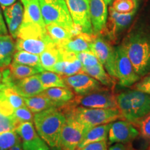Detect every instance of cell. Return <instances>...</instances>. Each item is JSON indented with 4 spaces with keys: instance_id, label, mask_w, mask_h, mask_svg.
<instances>
[{
    "instance_id": "e0dca14e",
    "label": "cell",
    "mask_w": 150,
    "mask_h": 150,
    "mask_svg": "<svg viewBox=\"0 0 150 150\" xmlns=\"http://www.w3.org/2000/svg\"><path fill=\"white\" fill-rule=\"evenodd\" d=\"M3 11L9 32L13 38L17 39L24 17V8L21 1H17L9 6L4 7Z\"/></svg>"
},
{
    "instance_id": "2e32d148",
    "label": "cell",
    "mask_w": 150,
    "mask_h": 150,
    "mask_svg": "<svg viewBox=\"0 0 150 150\" xmlns=\"http://www.w3.org/2000/svg\"><path fill=\"white\" fill-rule=\"evenodd\" d=\"M89 11L94 34L104 31L108 20L107 4L104 0H89Z\"/></svg>"
},
{
    "instance_id": "277c9868",
    "label": "cell",
    "mask_w": 150,
    "mask_h": 150,
    "mask_svg": "<svg viewBox=\"0 0 150 150\" xmlns=\"http://www.w3.org/2000/svg\"><path fill=\"white\" fill-rule=\"evenodd\" d=\"M61 108L64 109L63 112L65 116H71L83 125L86 131L94 127L111 123L122 118L117 108H91L67 104Z\"/></svg>"
},
{
    "instance_id": "8d00e7d4",
    "label": "cell",
    "mask_w": 150,
    "mask_h": 150,
    "mask_svg": "<svg viewBox=\"0 0 150 150\" xmlns=\"http://www.w3.org/2000/svg\"><path fill=\"white\" fill-rule=\"evenodd\" d=\"M13 116L16 118L17 122L20 125V124L27 122L33 121V112L27 107V106H22L17 109H15L13 111Z\"/></svg>"
},
{
    "instance_id": "f1b7e54d",
    "label": "cell",
    "mask_w": 150,
    "mask_h": 150,
    "mask_svg": "<svg viewBox=\"0 0 150 150\" xmlns=\"http://www.w3.org/2000/svg\"><path fill=\"white\" fill-rule=\"evenodd\" d=\"M13 63L35 67L40 72L45 71L42 65H41L40 56L29 53L27 52L18 51L15 52Z\"/></svg>"
},
{
    "instance_id": "f35d334b",
    "label": "cell",
    "mask_w": 150,
    "mask_h": 150,
    "mask_svg": "<svg viewBox=\"0 0 150 150\" xmlns=\"http://www.w3.org/2000/svg\"><path fill=\"white\" fill-rule=\"evenodd\" d=\"M135 89L150 95V72L145 75L142 80L137 82L135 85Z\"/></svg>"
},
{
    "instance_id": "ffe728a7",
    "label": "cell",
    "mask_w": 150,
    "mask_h": 150,
    "mask_svg": "<svg viewBox=\"0 0 150 150\" xmlns=\"http://www.w3.org/2000/svg\"><path fill=\"white\" fill-rule=\"evenodd\" d=\"M95 38L93 35L81 32L73 36L70 40L59 46L65 51L77 54L83 52H92V44Z\"/></svg>"
},
{
    "instance_id": "603a6c76",
    "label": "cell",
    "mask_w": 150,
    "mask_h": 150,
    "mask_svg": "<svg viewBox=\"0 0 150 150\" xmlns=\"http://www.w3.org/2000/svg\"><path fill=\"white\" fill-rule=\"evenodd\" d=\"M16 50V43L11 35H0V68L11 65Z\"/></svg>"
},
{
    "instance_id": "f546056e",
    "label": "cell",
    "mask_w": 150,
    "mask_h": 150,
    "mask_svg": "<svg viewBox=\"0 0 150 150\" xmlns=\"http://www.w3.org/2000/svg\"><path fill=\"white\" fill-rule=\"evenodd\" d=\"M37 75L45 90L54 87H67L64 79L57 73L51 71H43Z\"/></svg>"
},
{
    "instance_id": "5b68a950",
    "label": "cell",
    "mask_w": 150,
    "mask_h": 150,
    "mask_svg": "<svg viewBox=\"0 0 150 150\" xmlns=\"http://www.w3.org/2000/svg\"><path fill=\"white\" fill-rule=\"evenodd\" d=\"M42 16L46 25L55 24L72 31L81 33L73 23L65 0H39Z\"/></svg>"
},
{
    "instance_id": "ab89813d",
    "label": "cell",
    "mask_w": 150,
    "mask_h": 150,
    "mask_svg": "<svg viewBox=\"0 0 150 150\" xmlns=\"http://www.w3.org/2000/svg\"><path fill=\"white\" fill-rule=\"evenodd\" d=\"M107 140H102V141L95 142L86 145L81 149L76 150H108Z\"/></svg>"
},
{
    "instance_id": "b9f144b4",
    "label": "cell",
    "mask_w": 150,
    "mask_h": 150,
    "mask_svg": "<svg viewBox=\"0 0 150 150\" xmlns=\"http://www.w3.org/2000/svg\"><path fill=\"white\" fill-rule=\"evenodd\" d=\"M8 31H7L6 27L5 22L4 20L2 14H1V9H0V35H7Z\"/></svg>"
},
{
    "instance_id": "8992f818",
    "label": "cell",
    "mask_w": 150,
    "mask_h": 150,
    "mask_svg": "<svg viewBox=\"0 0 150 150\" xmlns=\"http://www.w3.org/2000/svg\"><path fill=\"white\" fill-rule=\"evenodd\" d=\"M66 121L62 128L60 137L61 150H76L86 133L83 125L71 116H65Z\"/></svg>"
},
{
    "instance_id": "ba28073f",
    "label": "cell",
    "mask_w": 150,
    "mask_h": 150,
    "mask_svg": "<svg viewBox=\"0 0 150 150\" xmlns=\"http://www.w3.org/2000/svg\"><path fill=\"white\" fill-rule=\"evenodd\" d=\"M117 79L122 87H129L140 79L122 45L115 48Z\"/></svg>"
},
{
    "instance_id": "4316f807",
    "label": "cell",
    "mask_w": 150,
    "mask_h": 150,
    "mask_svg": "<svg viewBox=\"0 0 150 150\" xmlns=\"http://www.w3.org/2000/svg\"><path fill=\"white\" fill-rule=\"evenodd\" d=\"M47 34L58 46H61L75 35L72 31L55 24L46 25Z\"/></svg>"
},
{
    "instance_id": "5bb4252c",
    "label": "cell",
    "mask_w": 150,
    "mask_h": 150,
    "mask_svg": "<svg viewBox=\"0 0 150 150\" xmlns=\"http://www.w3.org/2000/svg\"><path fill=\"white\" fill-rule=\"evenodd\" d=\"M136 9L129 13H122L114 10L112 7H110L109 18L104 29H106L107 35L110 40H115L117 35L130 24L136 14Z\"/></svg>"
},
{
    "instance_id": "d590c367",
    "label": "cell",
    "mask_w": 150,
    "mask_h": 150,
    "mask_svg": "<svg viewBox=\"0 0 150 150\" xmlns=\"http://www.w3.org/2000/svg\"><path fill=\"white\" fill-rule=\"evenodd\" d=\"M75 54H76V58L81 63L82 66L83 67L94 66V65H99L101 63L97 56L92 52H79Z\"/></svg>"
},
{
    "instance_id": "1f68e13d",
    "label": "cell",
    "mask_w": 150,
    "mask_h": 150,
    "mask_svg": "<svg viewBox=\"0 0 150 150\" xmlns=\"http://www.w3.org/2000/svg\"><path fill=\"white\" fill-rule=\"evenodd\" d=\"M20 143H21V139L16 131L0 134V150H8Z\"/></svg>"
},
{
    "instance_id": "d4e9b609",
    "label": "cell",
    "mask_w": 150,
    "mask_h": 150,
    "mask_svg": "<svg viewBox=\"0 0 150 150\" xmlns=\"http://www.w3.org/2000/svg\"><path fill=\"white\" fill-rule=\"evenodd\" d=\"M23 98L27 107L33 113H37L54 107L59 108L55 102L41 93L33 97H23Z\"/></svg>"
},
{
    "instance_id": "4fadbf2b",
    "label": "cell",
    "mask_w": 150,
    "mask_h": 150,
    "mask_svg": "<svg viewBox=\"0 0 150 150\" xmlns=\"http://www.w3.org/2000/svg\"><path fill=\"white\" fill-rule=\"evenodd\" d=\"M16 131L21 139L22 150H50L49 145L39 136L31 122L20 124Z\"/></svg>"
},
{
    "instance_id": "30bf717a",
    "label": "cell",
    "mask_w": 150,
    "mask_h": 150,
    "mask_svg": "<svg viewBox=\"0 0 150 150\" xmlns=\"http://www.w3.org/2000/svg\"><path fill=\"white\" fill-rule=\"evenodd\" d=\"M92 52L95 54L105 70L112 78L117 79L115 63V50L107 41L100 36L94 38Z\"/></svg>"
},
{
    "instance_id": "44dd1931",
    "label": "cell",
    "mask_w": 150,
    "mask_h": 150,
    "mask_svg": "<svg viewBox=\"0 0 150 150\" xmlns=\"http://www.w3.org/2000/svg\"><path fill=\"white\" fill-rule=\"evenodd\" d=\"M24 7L23 23H31L46 28L41 13L39 0H20Z\"/></svg>"
},
{
    "instance_id": "7bdbcfd3",
    "label": "cell",
    "mask_w": 150,
    "mask_h": 150,
    "mask_svg": "<svg viewBox=\"0 0 150 150\" xmlns=\"http://www.w3.org/2000/svg\"><path fill=\"white\" fill-rule=\"evenodd\" d=\"M16 1V0H0V5L4 8V7H7L13 4Z\"/></svg>"
},
{
    "instance_id": "ac0fdd59",
    "label": "cell",
    "mask_w": 150,
    "mask_h": 150,
    "mask_svg": "<svg viewBox=\"0 0 150 150\" xmlns=\"http://www.w3.org/2000/svg\"><path fill=\"white\" fill-rule=\"evenodd\" d=\"M54 44V41L48 34L41 38H17L16 42V50L18 51H24L29 53L40 55L49 46Z\"/></svg>"
},
{
    "instance_id": "7402d4cb",
    "label": "cell",
    "mask_w": 150,
    "mask_h": 150,
    "mask_svg": "<svg viewBox=\"0 0 150 150\" xmlns=\"http://www.w3.org/2000/svg\"><path fill=\"white\" fill-rule=\"evenodd\" d=\"M41 94L55 102L59 108L65 106L74 98V93L68 87L50 88Z\"/></svg>"
},
{
    "instance_id": "9a60e30c",
    "label": "cell",
    "mask_w": 150,
    "mask_h": 150,
    "mask_svg": "<svg viewBox=\"0 0 150 150\" xmlns=\"http://www.w3.org/2000/svg\"><path fill=\"white\" fill-rule=\"evenodd\" d=\"M61 50V59L54 65L51 72L57 73L63 77L84 73L81 63L76 58V54L65 51L62 48Z\"/></svg>"
},
{
    "instance_id": "83f0119b",
    "label": "cell",
    "mask_w": 150,
    "mask_h": 150,
    "mask_svg": "<svg viewBox=\"0 0 150 150\" xmlns=\"http://www.w3.org/2000/svg\"><path fill=\"white\" fill-rule=\"evenodd\" d=\"M83 70L84 73H86L95 79L103 86L112 87L114 85L112 77L107 72H106L104 66L101 63L91 67H83Z\"/></svg>"
},
{
    "instance_id": "bcb514c9",
    "label": "cell",
    "mask_w": 150,
    "mask_h": 150,
    "mask_svg": "<svg viewBox=\"0 0 150 150\" xmlns=\"http://www.w3.org/2000/svg\"><path fill=\"white\" fill-rule=\"evenodd\" d=\"M149 150H150V147H149Z\"/></svg>"
},
{
    "instance_id": "836d02e7",
    "label": "cell",
    "mask_w": 150,
    "mask_h": 150,
    "mask_svg": "<svg viewBox=\"0 0 150 150\" xmlns=\"http://www.w3.org/2000/svg\"><path fill=\"white\" fill-rule=\"evenodd\" d=\"M18 126L13 114L8 115L0 112V134L6 131H16Z\"/></svg>"
},
{
    "instance_id": "cb8c5ba5",
    "label": "cell",
    "mask_w": 150,
    "mask_h": 150,
    "mask_svg": "<svg viewBox=\"0 0 150 150\" xmlns=\"http://www.w3.org/2000/svg\"><path fill=\"white\" fill-rule=\"evenodd\" d=\"M111 123L98 125V126L94 127L88 130L84 134L83 139L79 145L78 146L77 149H81L85 145L92 143V142L107 140L108 131H109Z\"/></svg>"
},
{
    "instance_id": "484cf974",
    "label": "cell",
    "mask_w": 150,
    "mask_h": 150,
    "mask_svg": "<svg viewBox=\"0 0 150 150\" xmlns=\"http://www.w3.org/2000/svg\"><path fill=\"white\" fill-rule=\"evenodd\" d=\"M61 48L54 44L49 46L40 54L41 65L45 70L51 71L54 65L61 59Z\"/></svg>"
},
{
    "instance_id": "ee69618b",
    "label": "cell",
    "mask_w": 150,
    "mask_h": 150,
    "mask_svg": "<svg viewBox=\"0 0 150 150\" xmlns=\"http://www.w3.org/2000/svg\"><path fill=\"white\" fill-rule=\"evenodd\" d=\"M4 79V76H3V73H2V71H0V91L1 90H3L4 88H5L6 87H8V86H7L6 83L5 82L4 79Z\"/></svg>"
},
{
    "instance_id": "f6af8a7d",
    "label": "cell",
    "mask_w": 150,
    "mask_h": 150,
    "mask_svg": "<svg viewBox=\"0 0 150 150\" xmlns=\"http://www.w3.org/2000/svg\"><path fill=\"white\" fill-rule=\"evenodd\" d=\"M8 150H22L21 143L18 144V145L13 146V147H11V149H8Z\"/></svg>"
},
{
    "instance_id": "8fae6325",
    "label": "cell",
    "mask_w": 150,
    "mask_h": 150,
    "mask_svg": "<svg viewBox=\"0 0 150 150\" xmlns=\"http://www.w3.org/2000/svg\"><path fill=\"white\" fill-rule=\"evenodd\" d=\"M63 79L67 87L78 95H88L105 89L102 83L86 73H79Z\"/></svg>"
},
{
    "instance_id": "7a4b0ae2",
    "label": "cell",
    "mask_w": 150,
    "mask_h": 150,
    "mask_svg": "<svg viewBox=\"0 0 150 150\" xmlns=\"http://www.w3.org/2000/svg\"><path fill=\"white\" fill-rule=\"evenodd\" d=\"M117 108L125 120L138 126L150 112V95L138 90L122 92L116 96Z\"/></svg>"
},
{
    "instance_id": "e575fe53",
    "label": "cell",
    "mask_w": 150,
    "mask_h": 150,
    "mask_svg": "<svg viewBox=\"0 0 150 150\" xmlns=\"http://www.w3.org/2000/svg\"><path fill=\"white\" fill-rule=\"evenodd\" d=\"M112 6L117 12L126 13L137 8V0H115Z\"/></svg>"
},
{
    "instance_id": "d6a6232c",
    "label": "cell",
    "mask_w": 150,
    "mask_h": 150,
    "mask_svg": "<svg viewBox=\"0 0 150 150\" xmlns=\"http://www.w3.org/2000/svg\"><path fill=\"white\" fill-rule=\"evenodd\" d=\"M2 91L6 98L7 99L9 104L11 105V106L14 109H17V108L26 106L24 98L17 93L13 86L5 88Z\"/></svg>"
},
{
    "instance_id": "9c48e42d",
    "label": "cell",
    "mask_w": 150,
    "mask_h": 150,
    "mask_svg": "<svg viewBox=\"0 0 150 150\" xmlns=\"http://www.w3.org/2000/svg\"><path fill=\"white\" fill-rule=\"evenodd\" d=\"M73 23L81 32L93 35L89 11V0H65Z\"/></svg>"
},
{
    "instance_id": "d6986e66",
    "label": "cell",
    "mask_w": 150,
    "mask_h": 150,
    "mask_svg": "<svg viewBox=\"0 0 150 150\" xmlns=\"http://www.w3.org/2000/svg\"><path fill=\"white\" fill-rule=\"evenodd\" d=\"M13 88L22 97L35 96L45 91L37 74L16 81Z\"/></svg>"
},
{
    "instance_id": "74e56055",
    "label": "cell",
    "mask_w": 150,
    "mask_h": 150,
    "mask_svg": "<svg viewBox=\"0 0 150 150\" xmlns=\"http://www.w3.org/2000/svg\"><path fill=\"white\" fill-rule=\"evenodd\" d=\"M138 127H140V134L142 138L150 140V112L140 122Z\"/></svg>"
},
{
    "instance_id": "7c38bea8",
    "label": "cell",
    "mask_w": 150,
    "mask_h": 150,
    "mask_svg": "<svg viewBox=\"0 0 150 150\" xmlns=\"http://www.w3.org/2000/svg\"><path fill=\"white\" fill-rule=\"evenodd\" d=\"M139 131L133 124L127 120L112 122L108 131V139L110 145L115 143L129 144L139 136Z\"/></svg>"
},
{
    "instance_id": "60d3db41",
    "label": "cell",
    "mask_w": 150,
    "mask_h": 150,
    "mask_svg": "<svg viewBox=\"0 0 150 150\" xmlns=\"http://www.w3.org/2000/svg\"><path fill=\"white\" fill-rule=\"evenodd\" d=\"M108 150H131V146L123 143H115L110 146Z\"/></svg>"
},
{
    "instance_id": "4dcf8cb0",
    "label": "cell",
    "mask_w": 150,
    "mask_h": 150,
    "mask_svg": "<svg viewBox=\"0 0 150 150\" xmlns=\"http://www.w3.org/2000/svg\"><path fill=\"white\" fill-rule=\"evenodd\" d=\"M10 71L11 76L15 81L23 79L24 78L40 73V71L35 67L14 63L11 64Z\"/></svg>"
},
{
    "instance_id": "6da1fadb",
    "label": "cell",
    "mask_w": 150,
    "mask_h": 150,
    "mask_svg": "<svg viewBox=\"0 0 150 150\" xmlns=\"http://www.w3.org/2000/svg\"><path fill=\"white\" fill-rule=\"evenodd\" d=\"M122 45L140 78L149 74L150 32L142 29L133 30L125 37Z\"/></svg>"
},
{
    "instance_id": "52a82bcc",
    "label": "cell",
    "mask_w": 150,
    "mask_h": 150,
    "mask_svg": "<svg viewBox=\"0 0 150 150\" xmlns=\"http://www.w3.org/2000/svg\"><path fill=\"white\" fill-rule=\"evenodd\" d=\"M68 104L71 106L91 108H117L116 97L106 89L85 95H77Z\"/></svg>"
},
{
    "instance_id": "3957f363",
    "label": "cell",
    "mask_w": 150,
    "mask_h": 150,
    "mask_svg": "<svg viewBox=\"0 0 150 150\" xmlns=\"http://www.w3.org/2000/svg\"><path fill=\"white\" fill-rule=\"evenodd\" d=\"M66 117L60 108H51L35 113L33 123L42 139L52 147H60V137Z\"/></svg>"
}]
</instances>
